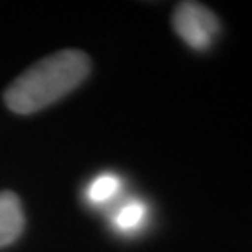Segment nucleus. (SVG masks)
Listing matches in <instances>:
<instances>
[{
  "mask_svg": "<svg viewBox=\"0 0 252 252\" xmlns=\"http://www.w3.org/2000/svg\"><path fill=\"white\" fill-rule=\"evenodd\" d=\"M88 73L90 58L82 51H58L28 67L11 82L4 92V101L17 114L37 112L75 90Z\"/></svg>",
  "mask_w": 252,
  "mask_h": 252,
  "instance_id": "obj_1",
  "label": "nucleus"
},
{
  "mask_svg": "<svg viewBox=\"0 0 252 252\" xmlns=\"http://www.w3.org/2000/svg\"><path fill=\"white\" fill-rule=\"evenodd\" d=\"M172 25L176 34L194 51L207 49L220 30L215 13L198 2L178 4L172 15Z\"/></svg>",
  "mask_w": 252,
  "mask_h": 252,
  "instance_id": "obj_2",
  "label": "nucleus"
},
{
  "mask_svg": "<svg viewBox=\"0 0 252 252\" xmlns=\"http://www.w3.org/2000/svg\"><path fill=\"white\" fill-rule=\"evenodd\" d=\"M25 226V215L17 194L11 190L0 192V249L13 243Z\"/></svg>",
  "mask_w": 252,
  "mask_h": 252,
  "instance_id": "obj_3",
  "label": "nucleus"
},
{
  "mask_svg": "<svg viewBox=\"0 0 252 252\" xmlns=\"http://www.w3.org/2000/svg\"><path fill=\"white\" fill-rule=\"evenodd\" d=\"M118 187H120V180L114 174H103L92 181L90 189H88V198L95 204H101L110 196H114Z\"/></svg>",
  "mask_w": 252,
  "mask_h": 252,
  "instance_id": "obj_4",
  "label": "nucleus"
},
{
  "mask_svg": "<svg viewBox=\"0 0 252 252\" xmlns=\"http://www.w3.org/2000/svg\"><path fill=\"white\" fill-rule=\"evenodd\" d=\"M146 215V207L140 202H131L126 207L120 209V213L116 215V224L122 230H133L142 222V219Z\"/></svg>",
  "mask_w": 252,
  "mask_h": 252,
  "instance_id": "obj_5",
  "label": "nucleus"
}]
</instances>
